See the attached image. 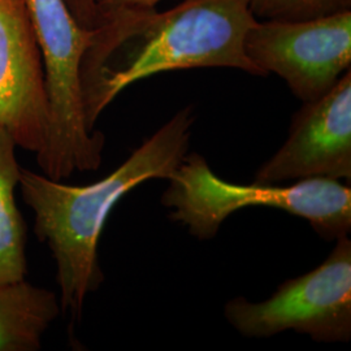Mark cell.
Instances as JSON below:
<instances>
[{
	"mask_svg": "<svg viewBox=\"0 0 351 351\" xmlns=\"http://www.w3.org/2000/svg\"><path fill=\"white\" fill-rule=\"evenodd\" d=\"M162 195L169 217L198 239L217 234L228 216L243 207L277 208L306 219L315 232L337 241L351 230V188L329 178H308L290 185L228 182L197 152L186 154Z\"/></svg>",
	"mask_w": 351,
	"mask_h": 351,
	"instance_id": "3",
	"label": "cell"
},
{
	"mask_svg": "<svg viewBox=\"0 0 351 351\" xmlns=\"http://www.w3.org/2000/svg\"><path fill=\"white\" fill-rule=\"evenodd\" d=\"M314 271L282 282L263 302L237 297L226 303L224 315L239 335L268 339L285 330L317 342L351 339V241L348 236Z\"/></svg>",
	"mask_w": 351,
	"mask_h": 351,
	"instance_id": "5",
	"label": "cell"
},
{
	"mask_svg": "<svg viewBox=\"0 0 351 351\" xmlns=\"http://www.w3.org/2000/svg\"><path fill=\"white\" fill-rule=\"evenodd\" d=\"M195 121L185 107L145 139L110 175L85 186L21 168L19 189L34 213V233L56 263L62 311L81 317L88 294L104 281L98 245L114 206L141 184L169 180L186 156Z\"/></svg>",
	"mask_w": 351,
	"mask_h": 351,
	"instance_id": "2",
	"label": "cell"
},
{
	"mask_svg": "<svg viewBox=\"0 0 351 351\" xmlns=\"http://www.w3.org/2000/svg\"><path fill=\"white\" fill-rule=\"evenodd\" d=\"M98 14L119 8H155L163 0H95ZM99 23V21H98Z\"/></svg>",
	"mask_w": 351,
	"mask_h": 351,
	"instance_id": "13",
	"label": "cell"
},
{
	"mask_svg": "<svg viewBox=\"0 0 351 351\" xmlns=\"http://www.w3.org/2000/svg\"><path fill=\"white\" fill-rule=\"evenodd\" d=\"M256 20L304 21L351 11V0H250Z\"/></svg>",
	"mask_w": 351,
	"mask_h": 351,
	"instance_id": "11",
	"label": "cell"
},
{
	"mask_svg": "<svg viewBox=\"0 0 351 351\" xmlns=\"http://www.w3.org/2000/svg\"><path fill=\"white\" fill-rule=\"evenodd\" d=\"M17 145L0 128V284L25 278V226L16 203L21 167Z\"/></svg>",
	"mask_w": 351,
	"mask_h": 351,
	"instance_id": "10",
	"label": "cell"
},
{
	"mask_svg": "<svg viewBox=\"0 0 351 351\" xmlns=\"http://www.w3.org/2000/svg\"><path fill=\"white\" fill-rule=\"evenodd\" d=\"M308 178L351 181V69L293 116L285 143L259 168L255 182Z\"/></svg>",
	"mask_w": 351,
	"mask_h": 351,
	"instance_id": "7",
	"label": "cell"
},
{
	"mask_svg": "<svg viewBox=\"0 0 351 351\" xmlns=\"http://www.w3.org/2000/svg\"><path fill=\"white\" fill-rule=\"evenodd\" d=\"M42 55L49 101L47 142L37 156L43 175L65 180L97 171L106 139L90 130L81 88V63L91 30L80 25L64 0H25Z\"/></svg>",
	"mask_w": 351,
	"mask_h": 351,
	"instance_id": "4",
	"label": "cell"
},
{
	"mask_svg": "<svg viewBox=\"0 0 351 351\" xmlns=\"http://www.w3.org/2000/svg\"><path fill=\"white\" fill-rule=\"evenodd\" d=\"M64 1L66 3L69 11L73 14L75 21L82 27L93 30L95 26L98 25L99 14H98L95 0H64Z\"/></svg>",
	"mask_w": 351,
	"mask_h": 351,
	"instance_id": "12",
	"label": "cell"
},
{
	"mask_svg": "<svg viewBox=\"0 0 351 351\" xmlns=\"http://www.w3.org/2000/svg\"><path fill=\"white\" fill-rule=\"evenodd\" d=\"M245 50L264 75L281 77L303 103L336 85L351 66V11L304 21L256 20Z\"/></svg>",
	"mask_w": 351,
	"mask_h": 351,
	"instance_id": "6",
	"label": "cell"
},
{
	"mask_svg": "<svg viewBox=\"0 0 351 351\" xmlns=\"http://www.w3.org/2000/svg\"><path fill=\"white\" fill-rule=\"evenodd\" d=\"M0 128L36 155L46 146L45 69L25 0H0Z\"/></svg>",
	"mask_w": 351,
	"mask_h": 351,
	"instance_id": "8",
	"label": "cell"
},
{
	"mask_svg": "<svg viewBox=\"0 0 351 351\" xmlns=\"http://www.w3.org/2000/svg\"><path fill=\"white\" fill-rule=\"evenodd\" d=\"M256 19L250 0H185L159 12L119 8L101 13L81 63V88L90 130L108 104L151 75L233 68L264 75L245 50Z\"/></svg>",
	"mask_w": 351,
	"mask_h": 351,
	"instance_id": "1",
	"label": "cell"
},
{
	"mask_svg": "<svg viewBox=\"0 0 351 351\" xmlns=\"http://www.w3.org/2000/svg\"><path fill=\"white\" fill-rule=\"evenodd\" d=\"M62 311L58 295L23 280L0 284V351H37Z\"/></svg>",
	"mask_w": 351,
	"mask_h": 351,
	"instance_id": "9",
	"label": "cell"
}]
</instances>
